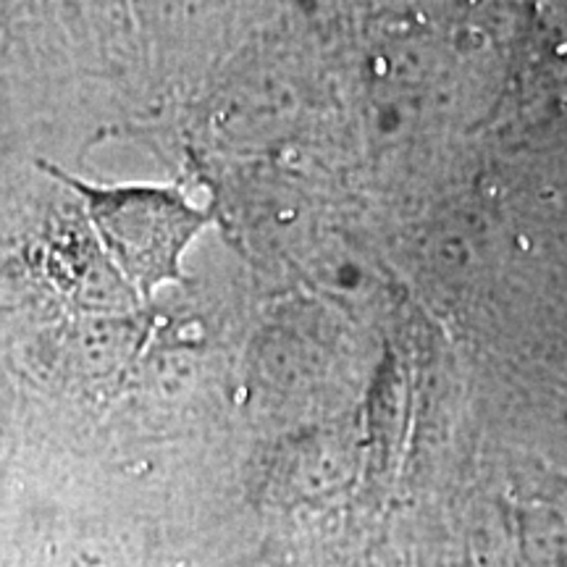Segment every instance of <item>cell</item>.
Wrapping results in <instances>:
<instances>
[{
    "label": "cell",
    "instance_id": "1",
    "mask_svg": "<svg viewBox=\"0 0 567 567\" xmlns=\"http://www.w3.org/2000/svg\"><path fill=\"white\" fill-rule=\"evenodd\" d=\"M87 197L90 216L103 243L142 292L161 281L179 279V255L203 216L179 197L153 189H92L71 179Z\"/></svg>",
    "mask_w": 567,
    "mask_h": 567
}]
</instances>
